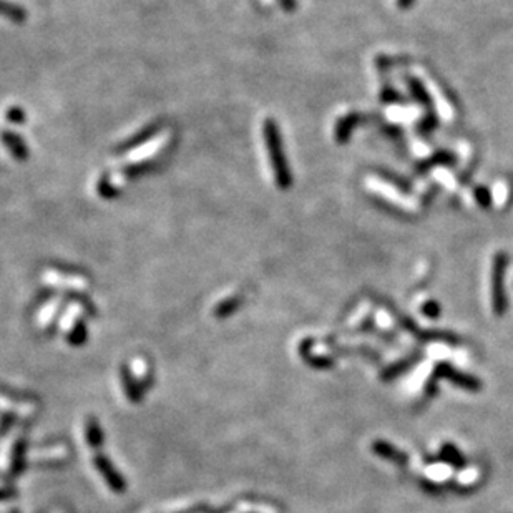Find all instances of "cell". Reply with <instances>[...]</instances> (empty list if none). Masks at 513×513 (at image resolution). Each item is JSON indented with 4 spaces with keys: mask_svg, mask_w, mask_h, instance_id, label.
<instances>
[{
    "mask_svg": "<svg viewBox=\"0 0 513 513\" xmlns=\"http://www.w3.org/2000/svg\"><path fill=\"white\" fill-rule=\"evenodd\" d=\"M263 135L266 140V148L270 153V161L274 173L276 183L281 190H288L291 186V173H289L286 157H284L283 141H281L279 128L272 120H266L263 123Z\"/></svg>",
    "mask_w": 513,
    "mask_h": 513,
    "instance_id": "cell-1",
    "label": "cell"
},
{
    "mask_svg": "<svg viewBox=\"0 0 513 513\" xmlns=\"http://www.w3.org/2000/svg\"><path fill=\"white\" fill-rule=\"evenodd\" d=\"M95 467L99 468V472L103 475V479L107 480V483L113 492H117V494L125 492V487H126L125 480L121 479V475L118 474V472L115 470V467L110 463V460L107 457H103V455H97Z\"/></svg>",
    "mask_w": 513,
    "mask_h": 513,
    "instance_id": "cell-2",
    "label": "cell"
},
{
    "mask_svg": "<svg viewBox=\"0 0 513 513\" xmlns=\"http://www.w3.org/2000/svg\"><path fill=\"white\" fill-rule=\"evenodd\" d=\"M0 140H2V143L7 148V152H9L15 160L27 161L28 154L30 153H28L27 143L17 135V133L9 132V130H3V132L0 133Z\"/></svg>",
    "mask_w": 513,
    "mask_h": 513,
    "instance_id": "cell-3",
    "label": "cell"
},
{
    "mask_svg": "<svg viewBox=\"0 0 513 513\" xmlns=\"http://www.w3.org/2000/svg\"><path fill=\"white\" fill-rule=\"evenodd\" d=\"M0 15L6 19L12 20V22H23L27 19V10H23L22 7L15 6V3L6 2V0H0Z\"/></svg>",
    "mask_w": 513,
    "mask_h": 513,
    "instance_id": "cell-4",
    "label": "cell"
},
{
    "mask_svg": "<svg viewBox=\"0 0 513 513\" xmlns=\"http://www.w3.org/2000/svg\"><path fill=\"white\" fill-rule=\"evenodd\" d=\"M85 434H87V441L92 447H100L101 442H103V434H101L99 422H97L95 419H90V421H88Z\"/></svg>",
    "mask_w": 513,
    "mask_h": 513,
    "instance_id": "cell-5",
    "label": "cell"
},
{
    "mask_svg": "<svg viewBox=\"0 0 513 513\" xmlns=\"http://www.w3.org/2000/svg\"><path fill=\"white\" fill-rule=\"evenodd\" d=\"M121 377H123L125 389H126V394H128L130 401H133V402L140 401V399H141V390L138 389V385L135 384V381H133V377L130 376L128 370L123 369V372H121Z\"/></svg>",
    "mask_w": 513,
    "mask_h": 513,
    "instance_id": "cell-6",
    "label": "cell"
},
{
    "mask_svg": "<svg viewBox=\"0 0 513 513\" xmlns=\"http://www.w3.org/2000/svg\"><path fill=\"white\" fill-rule=\"evenodd\" d=\"M500 281H502V263H496L495 268V308L496 312L502 311V301L505 303V299H502V291H500Z\"/></svg>",
    "mask_w": 513,
    "mask_h": 513,
    "instance_id": "cell-7",
    "label": "cell"
},
{
    "mask_svg": "<svg viewBox=\"0 0 513 513\" xmlns=\"http://www.w3.org/2000/svg\"><path fill=\"white\" fill-rule=\"evenodd\" d=\"M154 130H157V128H154V126H150V128L143 130V132H141L140 135H138V137H135V138H130V140L126 141L125 146H123V148H121V150H130V148H133V146H140L141 143H143V141L148 140V138H152Z\"/></svg>",
    "mask_w": 513,
    "mask_h": 513,
    "instance_id": "cell-8",
    "label": "cell"
},
{
    "mask_svg": "<svg viewBox=\"0 0 513 513\" xmlns=\"http://www.w3.org/2000/svg\"><path fill=\"white\" fill-rule=\"evenodd\" d=\"M6 118H7V121H10V123L22 125V123H26L27 115H26V112H23V110L20 107H12V108L7 110Z\"/></svg>",
    "mask_w": 513,
    "mask_h": 513,
    "instance_id": "cell-9",
    "label": "cell"
},
{
    "mask_svg": "<svg viewBox=\"0 0 513 513\" xmlns=\"http://www.w3.org/2000/svg\"><path fill=\"white\" fill-rule=\"evenodd\" d=\"M99 193L103 198H108L110 199V198L117 197L118 190L115 188V186L112 185V183H110V180H108L107 177H103V178H100V181H99Z\"/></svg>",
    "mask_w": 513,
    "mask_h": 513,
    "instance_id": "cell-10",
    "label": "cell"
},
{
    "mask_svg": "<svg viewBox=\"0 0 513 513\" xmlns=\"http://www.w3.org/2000/svg\"><path fill=\"white\" fill-rule=\"evenodd\" d=\"M85 337H87V331H85V325H83V323H79V324L75 325V328H73V331L70 334V342H72V344L79 345V344H81V342L85 341Z\"/></svg>",
    "mask_w": 513,
    "mask_h": 513,
    "instance_id": "cell-11",
    "label": "cell"
},
{
    "mask_svg": "<svg viewBox=\"0 0 513 513\" xmlns=\"http://www.w3.org/2000/svg\"><path fill=\"white\" fill-rule=\"evenodd\" d=\"M236 308H238V301L230 299V301H226L225 304H221V306L218 308L217 314L218 316H226V314H230V312H233Z\"/></svg>",
    "mask_w": 513,
    "mask_h": 513,
    "instance_id": "cell-12",
    "label": "cell"
}]
</instances>
